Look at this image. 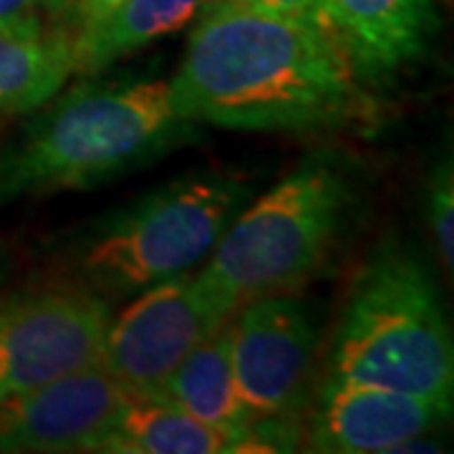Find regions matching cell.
<instances>
[{"label":"cell","mask_w":454,"mask_h":454,"mask_svg":"<svg viewBox=\"0 0 454 454\" xmlns=\"http://www.w3.org/2000/svg\"><path fill=\"white\" fill-rule=\"evenodd\" d=\"M124 0H79L76 11H74V23H76V35L89 28H94L104 18L112 13L114 8H119Z\"/></svg>","instance_id":"obj_19"},{"label":"cell","mask_w":454,"mask_h":454,"mask_svg":"<svg viewBox=\"0 0 454 454\" xmlns=\"http://www.w3.org/2000/svg\"><path fill=\"white\" fill-rule=\"evenodd\" d=\"M427 220L434 238L439 262L454 268V175L452 160H442L434 167L427 187Z\"/></svg>","instance_id":"obj_16"},{"label":"cell","mask_w":454,"mask_h":454,"mask_svg":"<svg viewBox=\"0 0 454 454\" xmlns=\"http://www.w3.org/2000/svg\"><path fill=\"white\" fill-rule=\"evenodd\" d=\"M247 3L258 5L262 11H270L276 16L306 23L310 28L328 35L333 43H339L333 26H331V18H328V11H325V0H247Z\"/></svg>","instance_id":"obj_17"},{"label":"cell","mask_w":454,"mask_h":454,"mask_svg":"<svg viewBox=\"0 0 454 454\" xmlns=\"http://www.w3.org/2000/svg\"><path fill=\"white\" fill-rule=\"evenodd\" d=\"M97 452L217 454L230 452L225 434L215 432L160 396L131 394Z\"/></svg>","instance_id":"obj_15"},{"label":"cell","mask_w":454,"mask_h":454,"mask_svg":"<svg viewBox=\"0 0 454 454\" xmlns=\"http://www.w3.org/2000/svg\"><path fill=\"white\" fill-rule=\"evenodd\" d=\"M212 0H124L94 28L74 35L76 74L94 76L116 61L192 26Z\"/></svg>","instance_id":"obj_13"},{"label":"cell","mask_w":454,"mask_h":454,"mask_svg":"<svg viewBox=\"0 0 454 454\" xmlns=\"http://www.w3.org/2000/svg\"><path fill=\"white\" fill-rule=\"evenodd\" d=\"M3 283H5V260L0 258V291H3Z\"/></svg>","instance_id":"obj_21"},{"label":"cell","mask_w":454,"mask_h":454,"mask_svg":"<svg viewBox=\"0 0 454 454\" xmlns=\"http://www.w3.org/2000/svg\"><path fill=\"white\" fill-rule=\"evenodd\" d=\"M250 192L238 177L177 179L98 220L76 243L74 265L94 291L137 295L210 258Z\"/></svg>","instance_id":"obj_5"},{"label":"cell","mask_w":454,"mask_h":454,"mask_svg":"<svg viewBox=\"0 0 454 454\" xmlns=\"http://www.w3.org/2000/svg\"><path fill=\"white\" fill-rule=\"evenodd\" d=\"M169 97L190 124L243 131L340 129L373 109L339 43L247 0L202 11Z\"/></svg>","instance_id":"obj_1"},{"label":"cell","mask_w":454,"mask_h":454,"mask_svg":"<svg viewBox=\"0 0 454 454\" xmlns=\"http://www.w3.org/2000/svg\"><path fill=\"white\" fill-rule=\"evenodd\" d=\"M325 376L452 404V331L437 283L414 253L381 245L358 270L336 321Z\"/></svg>","instance_id":"obj_3"},{"label":"cell","mask_w":454,"mask_h":454,"mask_svg":"<svg viewBox=\"0 0 454 454\" xmlns=\"http://www.w3.org/2000/svg\"><path fill=\"white\" fill-rule=\"evenodd\" d=\"M318 324L291 293L245 303L230 318L235 384L255 419H298L313 396Z\"/></svg>","instance_id":"obj_7"},{"label":"cell","mask_w":454,"mask_h":454,"mask_svg":"<svg viewBox=\"0 0 454 454\" xmlns=\"http://www.w3.org/2000/svg\"><path fill=\"white\" fill-rule=\"evenodd\" d=\"M452 404L325 376L313 389L309 444L313 452H396L447 422Z\"/></svg>","instance_id":"obj_10"},{"label":"cell","mask_w":454,"mask_h":454,"mask_svg":"<svg viewBox=\"0 0 454 454\" xmlns=\"http://www.w3.org/2000/svg\"><path fill=\"white\" fill-rule=\"evenodd\" d=\"M160 399L179 406L190 417L225 434L230 452L235 442L253 427L255 417L245 406L235 384L230 354V321L202 340L164 381Z\"/></svg>","instance_id":"obj_12"},{"label":"cell","mask_w":454,"mask_h":454,"mask_svg":"<svg viewBox=\"0 0 454 454\" xmlns=\"http://www.w3.org/2000/svg\"><path fill=\"white\" fill-rule=\"evenodd\" d=\"M76 74L74 38L46 28H0V114H26Z\"/></svg>","instance_id":"obj_14"},{"label":"cell","mask_w":454,"mask_h":454,"mask_svg":"<svg viewBox=\"0 0 454 454\" xmlns=\"http://www.w3.org/2000/svg\"><path fill=\"white\" fill-rule=\"evenodd\" d=\"M41 3V8L53 18H68L74 16V11H76V3L79 0H38Z\"/></svg>","instance_id":"obj_20"},{"label":"cell","mask_w":454,"mask_h":454,"mask_svg":"<svg viewBox=\"0 0 454 454\" xmlns=\"http://www.w3.org/2000/svg\"><path fill=\"white\" fill-rule=\"evenodd\" d=\"M129 391L101 364L0 399V452H97Z\"/></svg>","instance_id":"obj_9"},{"label":"cell","mask_w":454,"mask_h":454,"mask_svg":"<svg viewBox=\"0 0 454 454\" xmlns=\"http://www.w3.org/2000/svg\"><path fill=\"white\" fill-rule=\"evenodd\" d=\"M109 306L89 291H43L0 306V399L101 358Z\"/></svg>","instance_id":"obj_8"},{"label":"cell","mask_w":454,"mask_h":454,"mask_svg":"<svg viewBox=\"0 0 454 454\" xmlns=\"http://www.w3.org/2000/svg\"><path fill=\"white\" fill-rule=\"evenodd\" d=\"M354 205L343 160L310 154L235 215L197 278L230 316L260 295L293 291L321 270Z\"/></svg>","instance_id":"obj_4"},{"label":"cell","mask_w":454,"mask_h":454,"mask_svg":"<svg viewBox=\"0 0 454 454\" xmlns=\"http://www.w3.org/2000/svg\"><path fill=\"white\" fill-rule=\"evenodd\" d=\"M38 0H0V28H43Z\"/></svg>","instance_id":"obj_18"},{"label":"cell","mask_w":454,"mask_h":454,"mask_svg":"<svg viewBox=\"0 0 454 454\" xmlns=\"http://www.w3.org/2000/svg\"><path fill=\"white\" fill-rule=\"evenodd\" d=\"M325 11L358 79L419 61L439 28L437 0H325Z\"/></svg>","instance_id":"obj_11"},{"label":"cell","mask_w":454,"mask_h":454,"mask_svg":"<svg viewBox=\"0 0 454 454\" xmlns=\"http://www.w3.org/2000/svg\"><path fill=\"white\" fill-rule=\"evenodd\" d=\"M195 137V124L172 106L169 82L83 86L41 114L0 154V205L104 184Z\"/></svg>","instance_id":"obj_2"},{"label":"cell","mask_w":454,"mask_h":454,"mask_svg":"<svg viewBox=\"0 0 454 454\" xmlns=\"http://www.w3.org/2000/svg\"><path fill=\"white\" fill-rule=\"evenodd\" d=\"M232 316L192 273L149 286L106 325L98 364L131 394L160 396L184 358Z\"/></svg>","instance_id":"obj_6"}]
</instances>
